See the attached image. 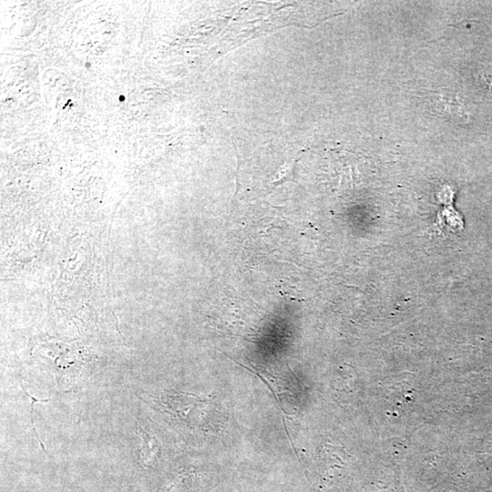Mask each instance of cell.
I'll return each mask as SVG.
<instances>
[{"instance_id":"cell-1","label":"cell","mask_w":492,"mask_h":492,"mask_svg":"<svg viewBox=\"0 0 492 492\" xmlns=\"http://www.w3.org/2000/svg\"><path fill=\"white\" fill-rule=\"evenodd\" d=\"M21 388L23 389V391L25 392V394L27 395V397L30 399V406H32V410H30V421H32V424L33 427V432L35 433V437L37 438L38 441L40 442L41 447H43V452H46L45 447H44V445L43 443V441H40V438H38V435L37 432H36V429L34 427V418H33V411H34V406L36 403H43V402H49V399H36L34 397L30 396L29 392L26 390V389L24 388L23 384L21 383Z\"/></svg>"}]
</instances>
